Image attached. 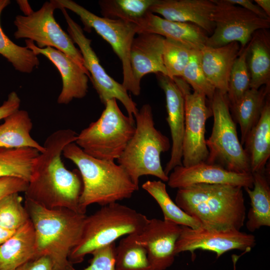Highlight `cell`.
I'll list each match as a JSON object with an SVG mask.
<instances>
[{"label": "cell", "mask_w": 270, "mask_h": 270, "mask_svg": "<svg viewBox=\"0 0 270 270\" xmlns=\"http://www.w3.org/2000/svg\"><path fill=\"white\" fill-rule=\"evenodd\" d=\"M78 134L70 129L57 130L46 138L44 150L34 163L25 199L49 209L66 208L83 214L79 205L82 182L78 171L70 170L61 159L63 150L76 142Z\"/></svg>", "instance_id": "6da1fadb"}, {"label": "cell", "mask_w": 270, "mask_h": 270, "mask_svg": "<svg viewBox=\"0 0 270 270\" xmlns=\"http://www.w3.org/2000/svg\"><path fill=\"white\" fill-rule=\"evenodd\" d=\"M175 202L212 230H238L244 224L246 208L242 188L228 184H196L178 189Z\"/></svg>", "instance_id": "7a4b0ae2"}, {"label": "cell", "mask_w": 270, "mask_h": 270, "mask_svg": "<svg viewBox=\"0 0 270 270\" xmlns=\"http://www.w3.org/2000/svg\"><path fill=\"white\" fill-rule=\"evenodd\" d=\"M24 206L34 228L37 256H48L58 270H75L68 257L80 239L86 214L46 208L26 199Z\"/></svg>", "instance_id": "3957f363"}, {"label": "cell", "mask_w": 270, "mask_h": 270, "mask_svg": "<svg viewBox=\"0 0 270 270\" xmlns=\"http://www.w3.org/2000/svg\"><path fill=\"white\" fill-rule=\"evenodd\" d=\"M62 154L76 166L80 173L82 190L79 205L84 214L90 204L104 206L129 198L138 190L120 164L94 158L74 142L64 147Z\"/></svg>", "instance_id": "277c9868"}, {"label": "cell", "mask_w": 270, "mask_h": 270, "mask_svg": "<svg viewBox=\"0 0 270 270\" xmlns=\"http://www.w3.org/2000/svg\"><path fill=\"white\" fill-rule=\"evenodd\" d=\"M134 132L117 162L138 188L140 178L152 176L168 182L162 167L160 155L170 148L168 138L158 130L149 104H144L134 116Z\"/></svg>", "instance_id": "5b68a950"}, {"label": "cell", "mask_w": 270, "mask_h": 270, "mask_svg": "<svg viewBox=\"0 0 270 270\" xmlns=\"http://www.w3.org/2000/svg\"><path fill=\"white\" fill-rule=\"evenodd\" d=\"M148 220L145 215L118 202L102 206L86 216L80 239L70 254V262L72 264L80 263L86 255L122 236L140 234Z\"/></svg>", "instance_id": "8992f818"}, {"label": "cell", "mask_w": 270, "mask_h": 270, "mask_svg": "<svg viewBox=\"0 0 270 270\" xmlns=\"http://www.w3.org/2000/svg\"><path fill=\"white\" fill-rule=\"evenodd\" d=\"M104 106L100 117L78 134L74 142L94 158L114 161L132 136L135 122L122 112L116 100H110Z\"/></svg>", "instance_id": "52a82bcc"}, {"label": "cell", "mask_w": 270, "mask_h": 270, "mask_svg": "<svg viewBox=\"0 0 270 270\" xmlns=\"http://www.w3.org/2000/svg\"><path fill=\"white\" fill-rule=\"evenodd\" d=\"M214 117L212 132L206 140L208 150L206 162L230 171L252 173L247 154L238 138L226 94L216 90L210 101Z\"/></svg>", "instance_id": "ba28073f"}, {"label": "cell", "mask_w": 270, "mask_h": 270, "mask_svg": "<svg viewBox=\"0 0 270 270\" xmlns=\"http://www.w3.org/2000/svg\"><path fill=\"white\" fill-rule=\"evenodd\" d=\"M60 8L76 14L84 25V30H94L111 46L122 64L124 88L132 94H140V88L136 84L130 66V52L134 36L136 25L120 20L98 16L72 0H56Z\"/></svg>", "instance_id": "9c48e42d"}, {"label": "cell", "mask_w": 270, "mask_h": 270, "mask_svg": "<svg viewBox=\"0 0 270 270\" xmlns=\"http://www.w3.org/2000/svg\"><path fill=\"white\" fill-rule=\"evenodd\" d=\"M57 8L59 9V5L56 0H52L45 2L40 9L30 15L16 16L14 22L16 30L14 36L16 39L26 38L35 42L40 48L51 47L59 50L86 70L80 50L54 17V10Z\"/></svg>", "instance_id": "30bf717a"}, {"label": "cell", "mask_w": 270, "mask_h": 270, "mask_svg": "<svg viewBox=\"0 0 270 270\" xmlns=\"http://www.w3.org/2000/svg\"><path fill=\"white\" fill-rule=\"evenodd\" d=\"M212 0L215 8L212 19L215 27L208 36L206 46L218 48L238 42L242 48L250 42L254 32L270 27V20L262 18L228 0Z\"/></svg>", "instance_id": "8fae6325"}, {"label": "cell", "mask_w": 270, "mask_h": 270, "mask_svg": "<svg viewBox=\"0 0 270 270\" xmlns=\"http://www.w3.org/2000/svg\"><path fill=\"white\" fill-rule=\"evenodd\" d=\"M60 10L67 23L68 35L80 48L84 66L90 74V79L101 102L105 105L111 99L120 100L126 108L128 116L134 119L138 110L136 102L122 84L106 72L91 46L92 40L85 36L82 27L70 16L66 9L60 8Z\"/></svg>", "instance_id": "7c38bea8"}, {"label": "cell", "mask_w": 270, "mask_h": 270, "mask_svg": "<svg viewBox=\"0 0 270 270\" xmlns=\"http://www.w3.org/2000/svg\"><path fill=\"white\" fill-rule=\"evenodd\" d=\"M174 80L182 91L184 98L185 124L182 142V166H189L206 162L208 150L205 138L206 122L212 116L202 93L192 92L188 84L181 78Z\"/></svg>", "instance_id": "4fadbf2b"}, {"label": "cell", "mask_w": 270, "mask_h": 270, "mask_svg": "<svg viewBox=\"0 0 270 270\" xmlns=\"http://www.w3.org/2000/svg\"><path fill=\"white\" fill-rule=\"evenodd\" d=\"M256 244L254 235L238 230H216L202 228H192L181 226L175 246V254L189 252L192 256L198 250L214 252L216 258L232 250H240L245 254Z\"/></svg>", "instance_id": "5bb4252c"}, {"label": "cell", "mask_w": 270, "mask_h": 270, "mask_svg": "<svg viewBox=\"0 0 270 270\" xmlns=\"http://www.w3.org/2000/svg\"><path fill=\"white\" fill-rule=\"evenodd\" d=\"M180 230L181 226L174 222L154 218L134 234L136 241L146 248L154 270H165L173 264Z\"/></svg>", "instance_id": "9a60e30c"}, {"label": "cell", "mask_w": 270, "mask_h": 270, "mask_svg": "<svg viewBox=\"0 0 270 270\" xmlns=\"http://www.w3.org/2000/svg\"><path fill=\"white\" fill-rule=\"evenodd\" d=\"M168 177V184L173 188L180 189L196 184H228L242 188H253L252 173L236 172L206 162L189 166H177Z\"/></svg>", "instance_id": "2e32d148"}, {"label": "cell", "mask_w": 270, "mask_h": 270, "mask_svg": "<svg viewBox=\"0 0 270 270\" xmlns=\"http://www.w3.org/2000/svg\"><path fill=\"white\" fill-rule=\"evenodd\" d=\"M26 46L38 56L42 54L49 60L59 71L62 80V88L58 98V104H66L74 98H84L88 91V71L80 67L62 52L51 47L40 48L30 40H25Z\"/></svg>", "instance_id": "e0dca14e"}, {"label": "cell", "mask_w": 270, "mask_h": 270, "mask_svg": "<svg viewBox=\"0 0 270 270\" xmlns=\"http://www.w3.org/2000/svg\"><path fill=\"white\" fill-rule=\"evenodd\" d=\"M166 100V120L170 127L172 144L170 160L164 169L168 176L173 169L182 166V142L184 132L185 106L184 94L174 79L162 74H156Z\"/></svg>", "instance_id": "ac0fdd59"}, {"label": "cell", "mask_w": 270, "mask_h": 270, "mask_svg": "<svg viewBox=\"0 0 270 270\" xmlns=\"http://www.w3.org/2000/svg\"><path fill=\"white\" fill-rule=\"evenodd\" d=\"M135 24L137 34H156L194 50H200L208 36L205 30L194 24L169 20L150 12Z\"/></svg>", "instance_id": "d6986e66"}, {"label": "cell", "mask_w": 270, "mask_h": 270, "mask_svg": "<svg viewBox=\"0 0 270 270\" xmlns=\"http://www.w3.org/2000/svg\"><path fill=\"white\" fill-rule=\"evenodd\" d=\"M214 8L212 0H156L150 12L169 20L194 24L210 35L215 27Z\"/></svg>", "instance_id": "ffe728a7"}, {"label": "cell", "mask_w": 270, "mask_h": 270, "mask_svg": "<svg viewBox=\"0 0 270 270\" xmlns=\"http://www.w3.org/2000/svg\"><path fill=\"white\" fill-rule=\"evenodd\" d=\"M164 40V37L154 34L142 33L134 37L130 58L132 76L138 88L141 79L147 74L167 76L162 58Z\"/></svg>", "instance_id": "44dd1931"}, {"label": "cell", "mask_w": 270, "mask_h": 270, "mask_svg": "<svg viewBox=\"0 0 270 270\" xmlns=\"http://www.w3.org/2000/svg\"><path fill=\"white\" fill-rule=\"evenodd\" d=\"M240 48L238 42H232L218 48L205 46L200 50L202 67L206 78L223 94H226L230 72Z\"/></svg>", "instance_id": "7402d4cb"}, {"label": "cell", "mask_w": 270, "mask_h": 270, "mask_svg": "<svg viewBox=\"0 0 270 270\" xmlns=\"http://www.w3.org/2000/svg\"><path fill=\"white\" fill-rule=\"evenodd\" d=\"M36 257L34 230L30 219L0 244V270H15Z\"/></svg>", "instance_id": "603a6c76"}, {"label": "cell", "mask_w": 270, "mask_h": 270, "mask_svg": "<svg viewBox=\"0 0 270 270\" xmlns=\"http://www.w3.org/2000/svg\"><path fill=\"white\" fill-rule=\"evenodd\" d=\"M250 88L270 86V34L268 30L254 32L248 44Z\"/></svg>", "instance_id": "cb8c5ba5"}, {"label": "cell", "mask_w": 270, "mask_h": 270, "mask_svg": "<svg viewBox=\"0 0 270 270\" xmlns=\"http://www.w3.org/2000/svg\"><path fill=\"white\" fill-rule=\"evenodd\" d=\"M252 174L263 171L270 156V102L267 98L260 118L244 144Z\"/></svg>", "instance_id": "d4e9b609"}, {"label": "cell", "mask_w": 270, "mask_h": 270, "mask_svg": "<svg viewBox=\"0 0 270 270\" xmlns=\"http://www.w3.org/2000/svg\"><path fill=\"white\" fill-rule=\"evenodd\" d=\"M0 124V148H32L42 152L43 146L30 135L32 122L28 112L18 110L4 119Z\"/></svg>", "instance_id": "484cf974"}, {"label": "cell", "mask_w": 270, "mask_h": 270, "mask_svg": "<svg viewBox=\"0 0 270 270\" xmlns=\"http://www.w3.org/2000/svg\"><path fill=\"white\" fill-rule=\"evenodd\" d=\"M270 88L264 86L258 90L250 88L238 102L230 106V110L240 126V142L242 145L260 118L266 100L270 96Z\"/></svg>", "instance_id": "4316f807"}, {"label": "cell", "mask_w": 270, "mask_h": 270, "mask_svg": "<svg viewBox=\"0 0 270 270\" xmlns=\"http://www.w3.org/2000/svg\"><path fill=\"white\" fill-rule=\"evenodd\" d=\"M264 170L252 174L253 188H244L250 200L246 223L250 232L262 226H270V186Z\"/></svg>", "instance_id": "83f0119b"}, {"label": "cell", "mask_w": 270, "mask_h": 270, "mask_svg": "<svg viewBox=\"0 0 270 270\" xmlns=\"http://www.w3.org/2000/svg\"><path fill=\"white\" fill-rule=\"evenodd\" d=\"M40 152L29 148H0V178L12 176L29 182Z\"/></svg>", "instance_id": "f1b7e54d"}, {"label": "cell", "mask_w": 270, "mask_h": 270, "mask_svg": "<svg viewBox=\"0 0 270 270\" xmlns=\"http://www.w3.org/2000/svg\"><path fill=\"white\" fill-rule=\"evenodd\" d=\"M142 188L156 202L162 210L164 220L180 226L192 228H201L200 224L182 210L174 202L167 192L166 184L162 180H148Z\"/></svg>", "instance_id": "f546056e"}, {"label": "cell", "mask_w": 270, "mask_h": 270, "mask_svg": "<svg viewBox=\"0 0 270 270\" xmlns=\"http://www.w3.org/2000/svg\"><path fill=\"white\" fill-rule=\"evenodd\" d=\"M10 4L9 0H0V18L2 10ZM0 54L10 62L14 69L30 74L40 64L38 56L26 46L14 44L4 32L0 22Z\"/></svg>", "instance_id": "4dcf8cb0"}, {"label": "cell", "mask_w": 270, "mask_h": 270, "mask_svg": "<svg viewBox=\"0 0 270 270\" xmlns=\"http://www.w3.org/2000/svg\"><path fill=\"white\" fill-rule=\"evenodd\" d=\"M156 0H101L98 2L102 17L136 24L148 12Z\"/></svg>", "instance_id": "1f68e13d"}, {"label": "cell", "mask_w": 270, "mask_h": 270, "mask_svg": "<svg viewBox=\"0 0 270 270\" xmlns=\"http://www.w3.org/2000/svg\"><path fill=\"white\" fill-rule=\"evenodd\" d=\"M134 234L126 236L116 246V270H154L146 248L136 241Z\"/></svg>", "instance_id": "d6a6232c"}, {"label": "cell", "mask_w": 270, "mask_h": 270, "mask_svg": "<svg viewBox=\"0 0 270 270\" xmlns=\"http://www.w3.org/2000/svg\"><path fill=\"white\" fill-rule=\"evenodd\" d=\"M248 46L240 48L229 76L226 96L229 105L238 102L250 88V74L247 64Z\"/></svg>", "instance_id": "836d02e7"}, {"label": "cell", "mask_w": 270, "mask_h": 270, "mask_svg": "<svg viewBox=\"0 0 270 270\" xmlns=\"http://www.w3.org/2000/svg\"><path fill=\"white\" fill-rule=\"evenodd\" d=\"M19 193L10 194L0 200V226L16 231L30 218Z\"/></svg>", "instance_id": "e575fe53"}, {"label": "cell", "mask_w": 270, "mask_h": 270, "mask_svg": "<svg viewBox=\"0 0 270 270\" xmlns=\"http://www.w3.org/2000/svg\"><path fill=\"white\" fill-rule=\"evenodd\" d=\"M192 50L180 42L164 38L162 58L168 76L172 79L182 76Z\"/></svg>", "instance_id": "d590c367"}, {"label": "cell", "mask_w": 270, "mask_h": 270, "mask_svg": "<svg viewBox=\"0 0 270 270\" xmlns=\"http://www.w3.org/2000/svg\"><path fill=\"white\" fill-rule=\"evenodd\" d=\"M180 78L194 91L204 94L210 101L212 99L216 90L208 81L202 70L200 50H192L189 61Z\"/></svg>", "instance_id": "8d00e7d4"}, {"label": "cell", "mask_w": 270, "mask_h": 270, "mask_svg": "<svg viewBox=\"0 0 270 270\" xmlns=\"http://www.w3.org/2000/svg\"><path fill=\"white\" fill-rule=\"evenodd\" d=\"M116 243L94 251L90 264L80 270H116L115 266Z\"/></svg>", "instance_id": "74e56055"}, {"label": "cell", "mask_w": 270, "mask_h": 270, "mask_svg": "<svg viewBox=\"0 0 270 270\" xmlns=\"http://www.w3.org/2000/svg\"><path fill=\"white\" fill-rule=\"evenodd\" d=\"M28 182L20 178L6 176L0 178V200L14 193L24 192Z\"/></svg>", "instance_id": "f35d334b"}, {"label": "cell", "mask_w": 270, "mask_h": 270, "mask_svg": "<svg viewBox=\"0 0 270 270\" xmlns=\"http://www.w3.org/2000/svg\"><path fill=\"white\" fill-rule=\"evenodd\" d=\"M15 270H58L51 258L40 256L23 264Z\"/></svg>", "instance_id": "ab89813d"}, {"label": "cell", "mask_w": 270, "mask_h": 270, "mask_svg": "<svg viewBox=\"0 0 270 270\" xmlns=\"http://www.w3.org/2000/svg\"><path fill=\"white\" fill-rule=\"evenodd\" d=\"M20 104V99L16 92H12L0 106V120L4 119L14 112L18 110Z\"/></svg>", "instance_id": "60d3db41"}, {"label": "cell", "mask_w": 270, "mask_h": 270, "mask_svg": "<svg viewBox=\"0 0 270 270\" xmlns=\"http://www.w3.org/2000/svg\"><path fill=\"white\" fill-rule=\"evenodd\" d=\"M228 1L232 4L238 5L243 8L262 18L270 20V17H269L256 4H254L252 0H228Z\"/></svg>", "instance_id": "b9f144b4"}, {"label": "cell", "mask_w": 270, "mask_h": 270, "mask_svg": "<svg viewBox=\"0 0 270 270\" xmlns=\"http://www.w3.org/2000/svg\"><path fill=\"white\" fill-rule=\"evenodd\" d=\"M17 4H18L20 9L24 14V16H28L32 13L34 11L32 10L30 5L27 0H16Z\"/></svg>", "instance_id": "7bdbcfd3"}, {"label": "cell", "mask_w": 270, "mask_h": 270, "mask_svg": "<svg viewBox=\"0 0 270 270\" xmlns=\"http://www.w3.org/2000/svg\"><path fill=\"white\" fill-rule=\"evenodd\" d=\"M256 4L270 17V0H254Z\"/></svg>", "instance_id": "ee69618b"}, {"label": "cell", "mask_w": 270, "mask_h": 270, "mask_svg": "<svg viewBox=\"0 0 270 270\" xmlns=\"http://www.w3.org/2000/svg\"><path fill=\"white\" fill-rule=\"evenodd\" d=\"M16 231L10 230L0 226V244L10 238Z\"/></svg>", "instance_id": "f6af8a7d"}, {"label": "cell", "mask_w": 270, "mask_h": 270, "mask_svg": "<svg viewBox=\"0 0 270 270\" xmlns=\"http://www.w3.org/2000/svg\"><path fill=\"white\" fill-rule=\"evenodd\" d=\"M232 257V263H233L234 270H236V264L238 260L240 258V256H238L236 254H233Z\"/></svg>", "instance_id": "bcb514c9"}]
</instances>
